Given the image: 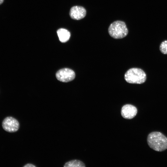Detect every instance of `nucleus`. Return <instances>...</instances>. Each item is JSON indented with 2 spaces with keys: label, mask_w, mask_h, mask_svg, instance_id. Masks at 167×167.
Returning a JSON list of instances; mask_svg holds the SVG:
<instances>
[{
  "label": "nucleus",
  "mask_w": 167,
  "mask_h": 167,
  "mask_svg": "<svg viewBox=\"0 0 167 167\" xmlns=\"http://www.w3.org/2000/svg\"><path fill=\"white\" fill-rule=\"evenodd\" d=\"M147 141L149 147L157 152H162L167 149V137L162 133L154 131L148 136Z\"/></svg>",
  "instance_id": "1"
},
{
  "label": "nucleus",
  "mask_w": 167,
  "mask_h": 167,
  "mask_svg": "<svg viewBox=\"0 0 167 167\" xmlns=\"http://www.w3.org/2000/svg\"><path fill=\"white\" fill-rule=\"evenodd\" d=\"M108 31L110 36L115 39L125 37L128 32L125 23L120 20L116 21L111 23L108 28Z\"/></svg>",
  "instance_id": "2"
},
{
  "label": "nucleus",
  "mask_w": 167,
  "mask_h": 167,
  "mask_svg": "<svg viewBox=\"0 0 167 167\" xmlns=\"http://www.w3.org/2000/svg\"><path fill=\"white\" fill-rule=\"evenodd\" d=\"M126 81L131 84H142L146 79V75L141 69L137 68H131L128 70L124 75Z\"/></svg>",
  "instance_id": "3"
},
{
  "label": "nucleus",
  "mask_w": 167,
  "mask_h": 167,
  "mask_svg": "<svg viewBox=\"0 0 167 167\" xmlns=\"http://www.w3.org/2000/svg\"><path fill=\"white\" fill-rule=\"evenodd\" d=\"M2 126L6 131L12 133L16 132L18 130L19 124L18 121L15 118L11 117H8L3 120Z\"/></svg>",
  "instance_id": "4"
},
{
  "label": "nucleus",
  "mask_w": 167,
  "mask_h": 167,
  "mask_svg": "<svg viewBox=\"0 0 167 167\" xmlns=\"http://www.w3.org/2000/svg\"><path fill=\"white\" fill-rule=\"evenodd\" d=\"M56 77L59 81L67 82L73 80L75 77V74L73 71L68 68L61 69L57 71Z\"/></svg>",
  "instance_id": "5"
},
{
  "label": "nucleus",
  "mask_w": 167,
  "mask_h": 167,
  "mask_svg": "<svg viewBox=\"0 0 167 167\" xmlns=\"http://www.w3.org/2000/svg\"><path fill=\"white\" fill-rule=\"evenodd\" d=\"M86 11L83 7L80 6H73L70 9L69 14L71 17L75 20H80L86 16Z\"/></svg>",
  "instance_id": "6"
},
{
  "label": "nucleus",
  "mask_w": 167,
  "mask_h": 167,
  "mask_svg": "<svg viewBox=\"0 0 167 167\" xmlns=\"http://www.w3.org/2000/svg\"><path fill=\"white\" fill-rule=\"evenodd\" d=\"M137 109L134 106L127 104L124 105L122 108L121 113L122 117L126 119H131L136 115Z\"/></svg>",
  "instance_id": "7"
},
{
  "label": "nucleus",
  "mask_w": 167,
  "mask_h": 167,
  "mask_svg": "<svg viewBox=\"0 0 167 167\" xmlns=\"http://www.w3.org/2000/svg\"><path fill=\"white\" fill-rule=\"evenodd\" d=\"M57 33L60 41L63 43L68 41L71 36L70 32L64 28L58 29L57 31Z\"/></svg>",
  "instance_id": "8"
},
{
  "label": "nucleus",
  "mask_w": 167,
  "mask_h": 167,
  "mask_svg": "<svg viewBox=\"0 0 167 167\" xmlns=\"http://www.w3.org/2000/svg\"><path fill=\"white\" fill-rule=\"evenodd\" d=\"M64 167H85V164L81 161L75 160L70 161L65 163Z\"/></svg>",
  "instance_id": "9"
},
{
  "label": "nucleus",
  "mask_w": 167,
  "mask_h": 167,
  "mask_svg": "<svg viewBox=\"0 0 167 167\" xmlns=\"http://www.w3.org/2000/svg\"><path fill=\"white\" fill-rule=\"evenodd\" d=\"M160 50L162 54H167V40L164 41L161 43L160 46Z\"/></svg>",
  "instance_id": "10"
},
{
  "label": "nucleus",
  "mask_w": 167,
  "mask_h": 167,
  "mask_svg": "<svg viewBox=\"0 0 167 167\" xmlns=\"http://www.w3.org/2000/svg\"><path fill=\"white\" fill-rule=\"evenodd\" d=\"M24 167H35L36 166L31 164H28L25 165Z\"/></svg>",
  "instance_id": "11"
},
{
  "label": "nucleus",
  "mask_w": 167,
  "mask_h": 167,
  "mask_svg": "<svg viewBox=\"0 0 167 167\" xmlns=\"http://www.w3.org/2000/svg\"><path fill=\"white\" fill-rule=\"evenodd\" d=\"M4 1V0H0V5Z\"/></svg>",
  "instance_id": "12"
}]
</instances>
